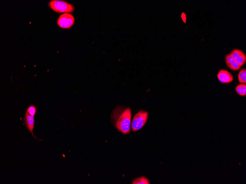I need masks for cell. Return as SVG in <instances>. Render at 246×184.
I'll list each match as a JSON object with an SVG mask.
<instances>
[{
  "instance_id": "7",
  "label": "cell",
  "mask_w": 246,
  "mask_h": 184,
  "mask_svg": "<svg viewBox=\"0 0 246 184\" xmlns=\"http://www.w3.org/2000/svg\"><path fill=\"white\" fill-rule=\"evenodd\" d=\"M236 92L238 95L241 96H245L246 95V84H240L236 87Z\"/></svg>"
},
{
  "instance_id": "10",
  "label": "cell",
  "mask_w": 246,
  "mask_h": 184,
  "mask_svg": "<svg viewBox=\"0 0 246 184\" xmlns=\"http://www.w3.org/2000/svg\"><path fill=\"white\" fill-rule=\"evenodd\" d=\"M37 106H36L34 104H31L27 108L26 112L27 113L30 115L34 116V115H36V112H37Z\"/></svg>"
},
{
  "instance_id": "8",
  "label": "cell",
  "mask_w": 246,
  "mask_h": 184,
  "mask_svg": "<svg viewBox=\"0 0 246 184\" xmlns=\"http://www.w3.org/2000/svg\"><path fill=\"white\" fill-rule=\"evenodd\" d=\"M238 79L239 83L241 84H246V69H243L239 72Z\"/></svg>"
},
{
  "instance_id": "4",
  "label": "cell",
  "mask_w": 246,
  "mask_h": 184,
  "mask_svg": "<svg viewBox=\"0 0 246 184\" xmlns=\"http://www.w3.org/2000/svg\"><path fill=\"white\" fill-rule=\"evenodd\" d=\"M75 19L70 13H63L59 17L57 20V24L60 28L63 29L70 28L74 24Z\"/></svg>"
},
{
  "instance_id": "9",
  "label": "cell",
  "mask_w": 246,
  "mask_h": 184,
  "mask_svg": "<svg viewBox=\"0 0 246 184\" xmlns=\"http://www.w3.org/2000/svg\"><path fill=\"white\" fill-rule=\"evenodd\" d=\"M132 184H149L150 183L148 179L145 177H141L137 178L132 183Z\"/></svg>"
},
{
  "instance_id": "13",
  "label": "cell",
  "mask_w": 246,
  "mask_h": 184,
  "mask_svg": "<svg viewBox=\"0 0 246 184\" xmlns=\"http://www.w3.org/2000/svg\"><path fill=\"white\" fill-rule=\"evenodd\" d=\"M237 63L241 66H242L246 63V56L245 54L244 53L242 55L240 56L238 58L235 60Z\"/></svg>"
},
{
  "instance_id": "14",
  "label": "cell",
  "mask_w": 246,
  "mask_h": 184,
  "mask_svg": "<svg viewBox=\"0 0 246 184\" xmlns=\"http://www.w3.org/2000/svg\"><path fill=\"white\" fill-rule=\"evenodd\" d=\"M225 61L226 62L227 65L230 64L232 63L235 60L232 57L230 54H227L225 57Z\"/></svg>"
},
{
  "instance_id": "5",
  "label": "cell",
  "mask_w": 246,
  "mask_h": 184,
  "mask_svg": "<svg viewBox=\"0 0 246 184\" xmlns=\"http://www.w3.org/2000/svg\"><path fill=\"white\" fill-rule=\"evenodd\" d=\"M23 120L26 128L28 129L30 132L31 133L32 137L39 141H43V140L37 139L33 133V129L34 128V123L35 122L34 116L30 115L27 113L25 112Z\"/></svg>"
},
{
  "instance_id": "11",
  "label": "cell",
  "mask_w": 246,
  "mask_h": 184,
  "mask_svg": "<svg viewBox=\"0 0 246 184\" xmlns=\"http://www.w3.org/2000/svg\"><path fill=\"white\" fill-rule=\"evenodd\" d=\"M244 53L242 51L239 50L237 49H234L231 52V53H230L232 57L233 58L234 60H235L237 58L239 57L240 56L244 54Z\"/></svg>"
},
{
  "instance_id": "6",
  "label": "cell",
  "mask_w": 246,
  "mask_h": 184,
  "mask_svg": "<svg viewBox=\"0 0 246 184\" xmlns=\"http://www.w3.org/2000/svg\"><path fill=\"white\" fill-rule=\"evenodd\" d=\"M217 77L220 82L224 84L230 83L233 80V76L232 74L224 69L219 71Z\"/></svg>"
},
{
  "instance_id": "15",
  "label": "cell",
  "mask_w": 246,
  "mask_h": 184,
  "mask_svg": "<svg viewBox=\"0 0 246 184\" xmlns=\"http://www.w3.org/2000/svg\"><path fill=\"white\" fill-rule=\"evenodd\" d=\"M181 18H182V20H183V21L185 23H186V14H185L184 13H183L182 14V15H181Z\"/></svg>"
},
{
  "instance_id": "1",
  "label": "cell",
  "mask_w": 246,
  "mask_h": 184,
  "mask_svg": "<svg viewBox=\"0 0 246 184\" xmlns=\"http://www.w3.org/2000/svg\"><path fill=\"white\" fill-rule=\"evenodd\" d=\"M131 111L129 108L125 109H117L113 113V119L116 127L121 132L127 134L130 132Z\"/></svg>"
},
{
  "instance_id": "12",
  "label": "cell",
  "mask_w": 246,
  "mask_h": 184,
  "mask_svg": "<svg viewBox=\"0 0 246 184\" xmlns=\"http://www.w3.org/2000/svg\"><path fill=\"white\" fill-rule=\"evenodd\" d=\"M227 66L231 70L235 71L239 70L241 67V66L235 60L232 63L227 65Z\"/></svg>"
},
{
  "instance_id": "2",
  "label": "cell",
  "mask_w": 246,
  "mask_h": 184,
  "mask_svg": "<svg viewBox=\"0 0 246 184\" xmlns=\"http://www.w3.org/2000/svg\"><path fill=\"white\" fill-rule=\"evenodd\" d=\"M49 6L56 13H73L75 8L72 4L65 1L53 0L49 2Z\"/></svg>"
},
{
  "instance_id": "3",
  "label": "cell",
  "mask_w": 246,
  "mask_h": 184,
  "mask_svg": "<svg viewBox=\"0 0 246 184\" xmlns=\"http://www.w3.org/2000/svg\"><path fill=\"white\" fill-rule=\"evenodd\" d=\"M148 113L147 111L140 110L134 116L131 124V128L133 131H137L145 124L148 118Z\"/></svg>"
}]
</instances>
